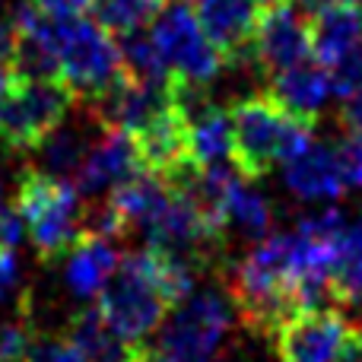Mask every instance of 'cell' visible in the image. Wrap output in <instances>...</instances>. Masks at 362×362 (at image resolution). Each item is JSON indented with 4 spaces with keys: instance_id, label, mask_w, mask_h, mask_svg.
<instances>
[{
    "instance_id": "f1b7e54d",
    "label": "cell",
    "mask_w": 362,
    "mask_h": 362,
    "mask_svg": "<svg viewBox=\"0 0 362 362\" xmlns=\"http://www.w3.org/2000/svg\"><path fill=\"white\" fill-rule=\"evenodd\" d=\"M23 216H19L16 210H6V206H0V248L6 251H16L19 242H23Z\"/></svg>"
},
{
    "instance_id": "74e56055",
    "label": "cell",
    "mask_w": 362,
    "mask_h": 362,
    "mask_svg": "<svg viewBox=\"0 0 362 362\" xmlns=\"http://www.w3.org/2000/svg\"><path fill=\"white\" fill-rule=\"evenodd\" d=\"M0 10H4V0H0Z\"/></svg>"
},
{
    "instance_id": "ffe728a7",
    "label": "cell",
    "mask_w": 362,
    "mask_h": 362,
    "mask_svg": "<svg viewBox=\"0 0 362 362\" xmlns=\"http://www.w3.org/2000/svg\"><path fill=\"white\" fill-rule=\"evenodd\" d=\"M187 124H191V153L197 165L226 163L232 156V118L226 108L206 102L187 115Z\"/></svg>"
},
{
    "instance_id": "44dd1931",
    "label": "cell",
    "mask_w": 362,
    "mask_h": 362,
    "mask_svg": "<svg viewBox=\"0 0 362 362\" xmlns=\"http://www.w3.org/2000/svg\"><path fill=\"white\" fill-rule=\"evenodd\" d=\"M93 137L86 134V127H74L64 121L57 131H51L38 146V169L48 172L54 178H74L80 169L83 156H86Z\"/></svg>"
},
{
    "instance_id": "f546056e",
    "label": "cell",
    "mask_w": 362,
    "mask_h": 362,
    "mask_svg": "<svg viewBox=\"0 0 362 362\" xmlns=\"http://www.w3.org/2000/svg\"><path fill=\"white\" fill-rule=\"evenodd\" d=\"M340 121H344L346 131L362 134V83L340 95Z\"/></svg>"
},
{
    "instance_id": "d590c367",
    "label": "cell",
    "mask_w": 362,
    "mask_h": 362,
    "mask_svg": "<svg viewBox=\"0 0 362 362\" xmlns=\"http://www.w3.org/2000/svg\"><path fill=\"white\" fill-rule=\"evenodd\" d=\"M350 362H362V340H359V346H356V353H353Z\"/></svg>"
},
{
    "instance_id": "4dcf8cb0",
    "label": "cell",
    "mask_w": 362,
    "mask_h": 362,
    "mask_svg": "<svg viewBox=\"0 0 362 362\" xmlns=\"http://www.w3.org/2000/svg\"><path fill=\"white\" fill-rule=\"evenodd\" d=\"M19 283V264H16V255L6 248H0V302L10 299L13 289Z\"/></svg>"
},
{
    "instance_id": "1f68e13d",
    "label": "cell",
    "mask_w": 362,
    "mask_h": 362,
    "mask_svg": "<svg viewBox=\"0 0 362 362\" xmlns=\"http://www.w3.org/2000/svg\"><path fill=\"white\" fill-rule=\"evenodd\" d=\"M10 48H13V25L10 19H0V61H10Z\"/></svg>"
},
{
    "instance_id": "8fae6325",
    "label": "cell",
    "mask_w": 362,
    "mask_h": 362,
    "mask_svg": "<svg viewBox=\"0 0 362 362\" xmlns=\"http://www.w3.org/2000/svg\"><path fill=\"white\" fill-rule=\"evenodd\" d=\"M312 57V38L308 23L296 16L293 4H276L261 10L255 29V64L257 70L274 76L276 70H286L293 64Z\"/></svg>"
},
{
    "instance_id": "d4e9b609",
    "label": "cell",
    "mask_w": 362,
    "mask_h": 362,
    "mask_svg": "<svg viewBox=\"0 0 362 362\" xmlns=\"http://www.w3.org/2000/svg\"><path fill=\"white\" fill-rule=\"evenodd\" d=\"M32 315H29V302L23 299L19 312L13 318L0 321V362H25L29 356V346L35 340V331H32Z\"/></svg>"
},
{
    "instance_id": "e575fe53",
    "label": "cell",
    "mask_w": 362,
    "mask_h": 362,
    "mask_svg": "<svg viewBox=\"0 0 362 362\" xmlns=\"http://www.w3.org/2000/svg\"><path fill=\"white\" fill-rule=\"evenodd\" d=\"M251 4H255L257 10H270V6H276V4H289V0H251Z\"/></svg>"
},
{
    "instance_id": "6da1fadb",
    "label": "cell",
    "mask_w": 362,
    "mask_h": 362,
    "mask_svg": "<svg viewBox=\"0 0 362 362\" xmlns=\"http://www.w3.org/2000/svg\"><path fill=\"white\" fill-rule=\"evenodd\" d=\"M232 165L245 181L264 178L274 165L289 163L315 144V124L289 115L270 93L245 95L229 108Z\"/></svg>"
},
{
    "instance_id": "d6a6232c",
    "label": "cell",
    "mask_w": 362,
    "mask_h": 362,
    "mask_svg": "<svg viewBox=\"0 0 362 362\" xmlns=\"http://www.w3.org/2000/svg\"><path fill=\"white\" fill-rule=\"evenodd\" d=\"M134 362H172V359L165 356L163 350H153V346H144V344H140V346H137V359H134Z\"/></svg>"
},
{
    "instance_id": "7402d4cb",
    "label": "cell",
    "mask_w": 362,
    "mask_h": 362,
    "mask_svg": "<svg viewBox=\"0 0 362 362\" xmlns=\"http://www.w3.org/2000/svg\"><path fill=\"white\" fill-rule=\"evenodd\" d=\"M115 38H118V48H121V64H124V70L134 80L172 89V70L165 67L153 35L137 29V32H124V35H115Z\"/></svg>"
},
{
    "instance_id": "d6986e66",
    "label": "cell",
    "mask_w": 362,
    "mask_h": 362,
    "mask_svg": "<svg viewBox=\"0 0 362 362\" xmlns=\"http://www.w3.org/2000/svg\"><path fill=\"white\" fill-rule=\"evenodd\" d=\"M327 283H331L334 302H340V305L362 302V219L346 223V229L340 232L331 270H327Z\"/></svg>"
},
{
    "instance_id": "ac0fdd59",
    "label": "cell",
    "mask_w": 362,
    "mask_h": 362,
    "mask_svg": "<svg viewBox=\"0 0 362 362\" xmlns=\"http://www.w3.org/2000/svg\"><path fill=\"white\" fill-rule=\"evenodd\" d=\"M67 337L83 353V362H134L137 359V346H140V344H127L124 337H118L108 327V321L102 318L99 305L76 312L67 325Z\"/></svg>"
},
{
    "instance_id": "cb8c5ba5",
    "label": "cell",
    "mask_w": 362,
    "mask_h": 362,
    "mask_svg": "<svg viewBox=\"0 0 362 362\" xmlns=\"http://www.w3.org/2000/svg\"><path fill=\"white\" fill-rule=\"evenodd\" d=\"M159 10H163V0H95L93 19L105 25L112 35H124V32L153 25Z\"/></svg>"
},
{
    "instance_id": "277c9868",
    "label": "cell",
    "mask_w": 362,
    "mask_h": 362,
    "mask_svg": "<svg viewBox=\"0 0 362 362\" xmlns=\"http://www.w3.org/2000/svg\"><path fill=\"white\" fill-rule=\"evenodd\" d=\"M76 93L61 80H13L0 95V146L10 153H35L51 131L67 121Z\"/></svg>"
},
{
    "instance_id": "9c48e42d",
    "label": "cell",
    "mask_w": 362,
    "mask_h": 362,
    "mask_svg": "<svg viewBox=\"0 0 362 362\" xmlns=\"http://www.w3.org/2000/svg\"><path fill=\"white\" fill-rule=\"evenodd\" d=\"M137 153H140V165L150 175H159L163 181H169L172 187L178 185L187 172L197 169L191 153V124L187 115L181 112L175 102L163 108L159 115H153L137 134Z\"/></svg>"
},
{
    "instance_id": "5bb4252c",
    "label": "cell",
    "mask_w": 362,
    "mask_h": 362,
    "mask_svg": "<svg viewBox=\"0 0 362 362\" xmlns=\"http://www.w3.org/2000/svg\"><path fill=\"white\" fill-rule=\"evenodd\" d=\"M283 181L305 204L340 200L346 191V181H344V172H340L337 156H334V146H325V144H312L299 156L283 163Z\"/></svg>"
},
{
    "instance_id": "30bf717a",
    "label": "cell",
    "mask_w": 362,
    "mask_h": 362,
    "mask_svg": "<svg viewBox=\"0 0 362 362\" xmlns=\"http://www.w3.org/2000/svg\"><path fill=\"white\" fill-rule=\"evenodd\" d=\"M137 172H144L140 165V153H137V140L131 131L121 127H102V134L89 144L86 156H83L80 169L74 175L76 194L95 197L102 191H112L121 181L134 178Z\"/></svg>"
},
{
    "instance_id": "4fadbf2b",
    "label": "cell",
    "mask_w": 362,
    "mask_h": 362,
    "mask_svg": "<svg viewBox=\"0 0 362 362\" xmlns=\"http://www.w3.org/2000/svg\"><path fill=\"white\" fill-rule=\"evenodd\" d=\"M270 95L286 108L289 115L308 121V124H318L321 112H325L327 99L334 93V76L331 67H325L315 57H305V61L293 64L286 70H276L270 76Z\"/></svg>"
},
{
    "instance_id": "7a4b0ae2",
    "label": "cell",
    "mask_w": 362,
    "mask_h": 362,
    "mask_svg": "<svg viewBox=\"0 0 362 362\" xmlns=\"http://www.w3.org/2000/svg\"><path fill=\"white\" fill-rule=\"evenodd\" d=\"M16 213L23 216L35 255L54 264L80 238V194L67 178L23 169L16 185Z\"/></svg>"
},
{
    "instance_id": "83f0119b",
    "label": "cell",
    "mask_w": 362,
    "mask_h": 362,
    "mask_svg": "<svg viewBox=\"0 0 362 362\" xmlns=\"http://www.w3.org/2000/svg\"><path fill=\"white\" fill-rule=\"evenodd\" d=\"M29 4L51 23H61V19H76L86 10H93L95 0H29Z\"/></svg>"
},
{
    "instance_id": "603a6c76",
    "label": "cell",
    "mask_w": 362,
    "mask_h": 362,
    "mask_svg": "<svg viewBox=\"0 0 362 362\" xmlns=\"http://www.w3.org/2000/svg\"><path fill=\"white\" fill-rule=\"evenodd\" d=\"M235 229L242 238L248 242H261V238L270 235L274 229V206L267 204L264 194H257L255 187L242 185L232 191L229 200V210H226V232Z\"/></svg>"
},
{
    "instance_id": "484cf974",
    "label": "cell",
    "mask_w": 362,
    "mask_h": 362,
    "mask_svg": "<svg viewBox=\"0 0 362 362\" xmlns=\"http://www.w3.org/2000/svg\"><path fill=\"white\" fill-rule=\"evenodd\" d=\"M25 362H83V353L76 350V344L70 337H51V334H42V337L32 340Z\"/></svg>"
},
{
    "instance_id": "ba28073f",
    "label": "cell",
    "mask_w": 362,
    "mask_h": 362,
    "mask_svg": "<svg viewBox=\"0 0 362 362\" xmlns=\"http://www.w3.org/2000/svg\"><path fill=\"white\" fill-rule=\"evenodd\" d=\"M280 362H350L362 327L334 308H299L274 334Z\"/></svg>"
},
{
    "instance_id": "52a82bcc",
    "label": "cell",
    "mask_w": 362,
    "mask_h": 362,
    "mask_svg": "<svg viewBox=\"0 0 362 362\" xmlns=\"http://www.w3.org/2000/svg\"><path fill=\"white\" fill-rule=\"evenodd\" d=\"M232 327V302L216 289L191 293L169 308L159 350L172 362H213Z\"/></svg>"
},
{
    "instance_id": "836d02e7",
    "label": "cell",
    "mask_w": 362,
    "mask_h": 362,
    "mask_svg": "<svg viewBox=\"0 0 362 362\" xmlns=\"http://www.w3.org/2000/svg\"><path fill=\"white\" fill-rule=\"evenodd\" d=\"M13 80H16V76H13V70H10V64L6 61H0V95L6 93V89L13 86Z\"/></svg>"
},
{
    "instance_id": "9a60e30c",
    "label": "cell",
    "mask_w": 362,
    "mask_h": 362,
    "mask_svg": "<svg viewBox=\"0 0 362 362\" xmlns=\"http://www.w3.org/2000/svg\"><path fill=\"white\" fill-rule=\"evenodd\" d=\"M64 257H67L64 280H67L70 293L80 296V299H99V293L105 289V283L112 280V274L121 264V255L115 251L112 238L86 235V232H80V238L70 245Z\"/></svg>"
},
{
    "instance_id": "7c38bea8",
    "label": "cell",
    "mask_w": 362,
    "mask_h": 362,
    "mask_svg": "<svg viewBox=\"0 0 362 362\" xmlns=\"http://www.w3.org/2000/svg\"><path fill=\"white\" fill-rule=\"evenodd\" d=\"M197 19L210 42L223 51L226 67H242L245 57L255 61L257 10L251 0H197Z\"/></svg>"
},
{
    "instance_id": "4316f807",
    "label": "cell",
    "mask_w": 362,
    "mask_h": 362,
    "mask_svg": "<svg viewBox=\"0 0 362 362\" xmlns=\"http://www.w3.org/2000/svg\"><path fill=\"white\" fill-rule=\"evenodd\" d=\"M334 156L340 163L346 187H362V134L350 131L346 137H340L334 146Z\"/></svg>"
},
{
    "instance_id": "e0dca14e",
    "label": "cell",
    "mask_w": 362,
    "mask_h": 362,
    "mask_svg": "<svg viewBox=\"0 0 362 362\" xmlns=\"http://www.w3.org/2000/svg\"><path fill=\"white\" fill-rule=\"evenodd\" d=\"M175 187L169 181H163L159 175H150V172H137L134 178L121 181L118 187L108 191V204L118 210L124 229H146L153 219L159 216V210L165 206V200L172 197Z\"/></svg>"
},
{
    "instance_id": "8d00e7d4",
    "label": "cell",
    "mask_w": 362,
    "mask_h": 362,
    "mask_svg": "<svg viewBox=\"0 0 362 362\" xmlns=\"http://www.w3.org/2000/svg\"><path fill=\"white\" fill-rule=\"evenodd\" d=\"M353 6H356V10L362 13V0H353Z\"/></svg>"
},
{
    "instance_id": "3957f363",
    "label": "cell",
    "mask_w": 362,
    "mask_h": 362,
    "mask_svg": "<svg viewBox=\"0 0 362 362\" xmlns=\"http://www.w3.org/2000/svg\"><path fill=\"white\" fill-rule=\"evenodd\" d=\"M169 299L163 296L153 267V251H127L105 289L99 293V312L118 337L127 344H144L169 315Z\"/></svg>"
},
{
    "instance_id": "5b68a950",
    "label": "cell",
    "mask_w": 362,
    "mask_h": 362,
    "mask_svg": "<svg viewBox=\"0 0 362 362\" xmlns=\"http://www.w3.org/2000/svg\"><path fill=\"white\" fill-rule=\"evenodd\" d=\"M54 38L61 80L86 102L99 99L124 74L118 38L95 19H61L54 23Z\"/></svg>"
},
{
    "instance_id": "8992f818",
    "label": "cell",
    "mask_w": 362,
    "mask_h": 362,
    "mask_svg": "<svg viewBox=\"0 0 362 362\" xmlns=\"http://www.w3.org/2000/svg\"><path fill=\"white\" fill-rule=\"evenodd\" d=\"M153 42L172 70V83L187 86H210L226 67V57L197 19V10L185 0H169L153 19Z\"/></svg>"
},
{
    "instance_id": "2e32d148",
    "label": "cell",
    "mask_w": 362,
    "mask_h": 362,
    "mask_svg": "<svg viewBox=\"0 0 362 362\" xmlns=\"http://www.w3.org/2000/svg\"><path fill=\"white\" fill-rule=\"evenodd\" d=\"M308 38H312V57L334 70L362 45V13L353 4L325 6L312 13Z\"/></svg>"
}]
</instances>
